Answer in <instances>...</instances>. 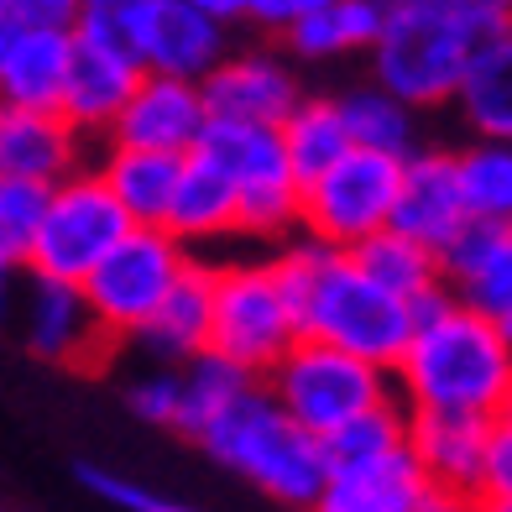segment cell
Wrapping results in <instances>:
<instances>
[{
	"label": "cell",
	"instance_id": "cell-1",
	"mask_svg": "<svg viewBox=\"0 0 512 512\" xmlns=\"http://www.w3.org/2000/svg\"><path fill=\"white\" fill-rule=\"evenodd\" d=\"M387 371L408 408L497 418L512 408V330L465 309L439 283L408 298V340Z\"/></svg>",
	"mask_w": 512,
	"mask_h": 512
},
{
	"label": "cell",
	"instance_id": "cell-40",
	"mask_svg": "<svg viewBox=\"0 0 512 512\" xmlns=\"http://www.w3.org/2000/svg\"><path fill=\"white\" fill-rule=\"evenodd\" d=\"M194 6L209 11L215 21H225V27L230 21H251V0H194Z\"/></svg>",
	"mask_w": 512,
	"mask_h": 512
},
{
	"label": "cell",
	"instance_id": "cell-2",
	"mask_svg": "<svg viewBox=\"0 0 512 512\" xmlns=\"http://www.w3.org/2000/svg\"><path fill=\"white\" fill-rule=\"evenodd\" d=\"M283 251L272 256V277L283 288L298 335H319L330 345H345L377 366H392L408 340V304L398 293L377 288L356 267L345 246H324L304 230H293Z\"/></svg>",
	"mask_w": 512,
	"mask_h": 512
},
{
	"label": "cell",
	"instance_id": "cell-5",
	"mask_svg": "<svg viewBox=\"0 0 512 512\" xmlns=\"http://www.w3.org/2000/svg\"><path fill=\"white\" fill-rule=\"evenodd\" d=\"M262 382L309 434H330L351 413L392 398V371L366 361L345 345H330L319 335H293V345L277 356Z\"/></svg>",
	"mask_w": 512,
	"mask_h": 512
},
{
	"label": "cell",
	"instance_id": "cell-29",
	"mask_svg": "<svg viewBox=\"0 0 512 512\" xmlns=\"http://www.w3.org/2000/svg\"><path fill=\"white\" fill-rule=\"evenodd\" d=\"M277 136H283V157H288L298 183H309L319 168H330V162L351 147L335 100H298L283 121H277Z\"/></svg>",
	"mask_w": 512,
	"mask_h": 512
},
{
	"label": "cell",
	"instance_id": "cell-13",
	"mask_svg": "<svg viewBox=\"0 0 512 512\" xmlns=\"http://www.w3.org/2000/svg\"><path fill=\"white\" fill-rule=\"evenodd\" d=\"M115 335L95 319L79 283L63 277H37L27 288V351L58 366H100L110 356Z\"/></svg>",
	"mask_w": 512,
	"mask_h": 512
},
{
	"label": "cell",
	"instance_id": "cell-34",
	"mask_svg": "<svg viewBox=\"0 0 512 512\" xmlns=\"http://www.w3.org/2000/svg\"><path fill=\"white\" fill-rule=\"evenodd\" d=\"M476 502H486V507H507L512 502V418L507 413H497L492 418V434H486Z\"/></svg>",
	"mask_w": 512,
	"mask_h": 512
},
{
	"label": "cell",
	"instance_id": "cell-35",
	"mask_svg": "<svg viewBox=\"0 0 512 512\" xmlns=\"http://www.w3.org/2000/svg\"><path fill=\"white\" fill-rule=\"evenodd\" d=\"M79 481H84L95 497H105L110 507H126V512H178L173 497L152 492V486H142V481L115 476V471H105V465H79Z\"/></svg>",
	"mask_w": 512,
	"mask_h": 512
},
{
	"label": "cell",
	"instance_id": "cell-22",
	"mask_svg": "<svg viewBox=\"0 0 512 512\" xmlns=\"http://www.w3.org/2000/svg\"><path fill=\"white\" fill-rule=\"evenodd\" d=\"M209 283H215V267L183 262L173 288L157 298V309L136 324L131 340H142L157 361H189L194 351H204V340H209Z\"/></svg>",
	"mask_w": 512,
	"mask_h": 512
},
{
	"label": "cell",
	"instance_id": "cell-10",
	"mask_svg": "<svg viewBox=\"0 0 512 512\" xmlns=\"http://www.w3.org/2000/svg\"><path fill=\"white\" fill-rule=\"evenodd\" d=\"M298 324L283 288L272 277V262H236V267H215L209 283V351L230 356L246 366L251 377L277 361L293 345Z\"/></svg>",
	"mask_w": 512,
	"mask_h": 512
},
{
	"label": "cell",
	"instance_id": "cell-16",
	"mask_svg": "<svg viewBox=\"0 0 512 512\" xmlns=\"http://www.w3.org/2000/svg\"><path fill=\"white\" fill-rule=\"evenodd\" d=\"M486 434H492V418L445 413V408H408V424H403V439H408L413 460L424 465V476L450 502H476Z\"/></svg>",
	"mask_w": 512,
	"mask_h": 512
},
{
	"label": "cell",
	"instance_id": "cell-24",
	"mask_svg": "<svg viewBox=\"0 0 512 512\" xmlns=\"http://www.w3.org/2000/svg\"><path fill=\"white\" fill-rule=\"evenodd\" d=\"M183 371H178V413H173V429L178 434H189V439H199L215 418L241 398V392L256 382L246 366H236L230 356H220V351H194L189 361H178Z\"/></svg>",
	"mask_w": 512,
	"mask_h": 512
},
{
	"label": "cell",
	"instance_id": "cell-9",
	"mask_svg": "<svg viewBox=\"0 0 512 512\" xmlns=\"http://www.w3.org/2000/svg\"><path fill=\"white\" fill-rule=\"evenodd\" d=\"M403 157L345 147L330 168H319L309 183H298V230L324 246H356L361 236L392 220Z\"/></svg>",
	"mask_w": 512,
	"mask_h": 512
},
{
	"label": "cell",
	"instance_id": "cell-12",
	"mask_svg": "<svg viewBox=\"0 0 512 512\" xmlns=\"http://www.w3.org/2000/svg\"><path fill=\"white\" fill-rule=\"evenodd\" d=\"M204 121H209V110H204V95H199L194 79H173V74H152V68H142L136 84H131V95H126V105L115 110L105 142L189 152L199 142Z\"/></svg>",
	"mask_w": 512,
	"mask_h": 512
},
{
	"label": "cell",
	"instance_id": "cell-39",
	"mask_svg": "<svg viewBox=\"0 0 512 512\" xmlns=\"http://www.w3.org/2000/svg\"><path fill=\"white\" fill-rule=\"evenodd\" d=\"M377 6H424V11H445V16H476V11H512V0H377Z\"/></svg>",
	"mask_w": 512,
	"mask_h": 512
},
{
	"label": "cell",
	"instance_id": "cell-36",
	"mask_svg": "<svg viewBox=\"0 0 512 512\" xmlns=\"http://www.w3.org/2000/svg\"><path fill=\"white\" fill-rule=\"evenodd\" d=\"M131 413L147 418V424H168V429H173V413H178V371H157V377L136 382V387H131Z\"/></svg>",
	"mask_w": 512,
	"mask_h": 512
},
{
	"label": "cell",
	"instance_id": "cell-41",
	"mask_svg": "<svg viewBox=\"0 0 512 512\" xmlns=\"http://www.w3.org/2000/svg\"><path fill=\"white\" fill-rule=\"evenodd\" d=\"M16 256H6L0 251V319H6V309H11V293H16Z\"/></svg>",
	"mask_w": 512,
	"mask_h": 512
},
{
	"label": "cell",
	"instance_id": "cell-23",
	"mask_svg": "<svg viewBox=\"0 0 512 512\" xmlns=\"http://www.w3.org/2000/svg\"><path fill=\"white\" fill-rule=\"evenodd\" d=\"M178 162H183V152L110 142L105 157L95 162V173L105 178V189L126 209L131 225H162L168 199H173V183H178Z\"/></svg>",
	"mask_w": 512,
	"mask_h": 512
},
{
	"label": "cell",
	"instance_id": "cell-26",
	"mask_svg": "<svg viewBox=\"0 0 512 512\" xmlns=\"http://www.w3.org/2000/svg\"><path fill=\"white\" fill-rule=\"evenodd\" d=\"M382 27V6L377 0H319L314 11L288 21V42L304 58H340V53H361L371 48V37Z\"/></svg>",
	"mask_w": 512,
	"mask_h": 512
},
{
	"label": "cell",
	"instance_id": "cell-28",
	"mask_svg": "<svg viewBox=\"0 0 512 512\" xmlns=\"http://www.w3.org/2000/svg\"><path fill=\"white\" fill-rule=\"evenodd\" d=\"M476 136H512V42L481 48L450 95Z\"/></svg>",
	"mask_w": 512,
	"mask_h": 512
},
{
	"label": "cell",
	"instance_id": "cell-25",
	"mask_svg": "<svg viewBox=\"0 0 512 512\" xmlns=\"http://www.w3.org/2000/svg\"><path fill=\"white\" fill-rule=\"evenodd\" d=\"M345 251L356 256V267L371 277V283L398 293L403 304L418 298L424 288H439V251L424 246V241H413L408 230H398V225L371 230V236H361L356 246H345Z\"/></svg>",
	"mask_w": 512,
	"mask_h": 512
},
{
	"label": "cell",
	"instance_id": "cell-11",
	"mask_svg": "<svg viewBox=\"0 0 512 512\" xmlns=\"http://www.w3.org/2000/svg\"><path fill=\"white\" fill-rule=\"evenodd\" d=\"M314 507H324V512H439L455 502L424 476V465L413 460L408 439H403V445L371 455V460L351 465V471L324 476Z\"/></svg>",
	"mask_w": 512,
	"mask_h": 512
},
{
	"label": "cell",
	"instance_id": "cell-7",
	"mask_svg": "<svg viewBox=\"0 0 512 512\" xmlns=\"http://www.w3.org/2000/svg\"><path fill=\"white\" fill-rule=\"evenodd\" d=\"M131 220L105 189V178L95 168H74L58 183H48V204L32 230V246L21 256V267H32L37 277H63V283H84V272L110 251V241L121 236Z\"/></svg>",
	"mask_w": 512,
	"mask_h": 512
},
{
	"label": "cell",
	"instance_id": "cell-30",
	"mask_svg": "<svg viewBox=\"0 0 512 512\" xmlns=\"http://www.w3.org/2000/svg\"><path fill=\"white\" fill-rule=\"evenodd\" d=\"M455 183L465 215L512 220V147L507 136H481L471 152H455Z\"/></svg>",
	"mask_w": 512,
	"mask_h": 512
},
{
	"label": "cell",
	"instance_id": "cell-18",
	"mask_svg": "<svg viewBox=\"0 0 512 512\" xmlns=\"http://www.w3.org/2000/svg\"><path fill=\"white\" fill-rule=\"evenodd\" d=\"M465 220V199L455 183V152H408L398 168V194H392V220L424 246H445L455 225Z\"/></svg>",
	"mask_w": 512,
	"mask_h": 512
},
{
	"label": "cell",
	"instance_id": "cell-15",
	"mask_svg": "<svg viewBox=\"0 0 512 512\" xmlns=\"http://www.w3.org/2000/svg\"><path fill=\"white\" fill-rule=\"evenodd\" d=\"M199 95L209 121H251V126H277L304 100L293 68L277 53H220V63L199 79Z\"/></svg>",
	"mask_w": 512,
	"mask_h": 512
},
{
	"label": "cell",
	"instance_id": "cell-8",
	"mask_svg": "<svg viewBox=\"0 0 512 512\" xmlns=\"http://www.w3.org/2000/svg\"><path fill=\"white\" fill-rule=\"evenodd\" d=\"M183 262H189V246L168 225H126L110 241V251L84 272L79 288L89 298V309H95V319L115 340H126L157 309V298L173 288Z\"/></svg>",
	"mask_w": 512,
	"mask_h": 512
},
{
	"label": "cell",
	"instance_id": "cell-4",
	"mask_svg": "<svg viewBox=\"0 0 512 512\" xmlns=\"http://www.w3.org/2000/svg\"><path fill=\"white\" fill-rule=\"evenodd\" d=\"M199 445L215 455L225 471L246 476L262 497L283 507H314L324 486V450L319 434H309L298 418L272 398L256 377L215 424L199 434Z\"/></svg>",
	"mask_w": 512,
	"mask_h": 512
},
{
	"label": "cell",
	"instance_id": "cell-31",
	"mask_svg": "<svg viewBox=\"0 0 512 512\" xmlns=\"http://www.w3.org/2000/svg\"><path fill=\"white\" fill-rule=\"evenodd\" d=\"M152 0H79L74 6V32L95 37L105 48H121L126 58H136V32H142Z\"/></svg>",
	"mask_w": 512,
	"mask_h": 512
},
{
	"label": "cell",
	"instance_id": "cell-21",
	"mask_svg": "<svg viewBox=\"0 0 512 512\" xmlns=\"http://www.w3.org/2000/svg\"><path fill=\"white\" fill-rule=\"evenodd\" d=\"M162 225H168L183 246L236 236V183H230V173L215 157H204L199 147H189L178 162V183H173Z\"/></svg>",
	"mask_w": 512,
	"mask_h": 512
},
{
	"label": "cell",
	"instance_id": "cell-6",
	"mask_svg": "<svg viewBox=\"0 0 512 512\" xmlns=\"http://www.w3.org/2000/svg\"><path fill=\"white\" fill-rule=\"evenodd\" d=\"M204 157H215L236 183V236L246 241H288L298 230V178L283 157L277 126L251 121H204L199 142Z\"/></svg>",
	"mask_w": 512,
	"mask_h": 512
},
{
	"label": "cell",
	"instance_id": "cell-20",
	"mask_svg": "<svg viewBox=\"0 0 512 512\" xmlns=\"http://www.w3.org/2000/svg\"><path fill=\"white\" fill-rule=\"evenodd\" d=\"M68 63V27H27V21H0V100L6 105H58Z\"/></svg>",
	"mask_w": 512,
	"mask_h": 512
},
{
	"label": "cell",
	"instance_id": "cell-19",
	"mask_svg": "<svg viewBox=\"0 0 512 512\" xmlns=\"http://www.w3.org/2000/svg\"><path fill=\"white\" fill-rule=\"evenodd\" d=\"M84 162V136L58 110L0 100V178L58 183Z\"/></svg>",
	"mask_w": 512,
	"mask_h": 512
},
{
	"label": "cell",
	"instance_id": "cell-3",
	"mask_svg": "<svg viewBox=\"0 0 512 512\" xmlns=\"http://www.w3.org/2000/svg\"><path fill=\"white\" fill-rule=\"evenodd\" d=\"M502 42H512V11L445 16L424 6H387L371 37V68L382 89L413 110H429L455 95L465 63L481 48H502Z\"/></svg>",
	"mask_w": 512,
	"mask_h": 512
},
{
	"label": "cell",
	"instance_id": "cell-27",
	"mask_svg": "<svg viewBox=\"0 0 512 512\" xmlns=\"http://www.w3.org/2000/svg\"><path fill=\"white\" fill-rule=\"evenodd\" d=\"M340 121L351 147H371V152H387V157H408L418 147V121H413V105L398 100L392 89L382 84H366L340 95Z\"/></svg>",
	"mask_w": 512,
	"mask_h": 512
},
{
	"label": "cell",
	"instance_id": "cell-17",
	"mask_svg": "<svg viewBox=\"0 0 512 512\" xmlns=\"http://www.w3.org/2000/svg\"><path fill=\"white\" fill-rule=\"evenodd\" d=\"M225 53V21L199 11L194 0H152L136 32V63L173 79H204Z\"/></svg>",
	"mask_w": 512,
	"mask_h": 512
},
{
	"label": "cell",
	"instance_id": "cell-33",
	"mask_svg": "<svg viewBox=\"0 0 512 512\" xmlns=\"http://www.w3.org/2000/svg\"><path fill=\"white\" fill-rule=\"evenodd\" d=\"M465 309H476L481 319L502 324V330H512V256H502V262L481 267L471 277H460V283L450 288Z\"/></svg>",
	"mask_w": 512,
	"mask_h": 512
},
{
	"label": "cell",
	"instance_id": "cell-38",
	"mask_svg": "<svg viewBox=\"0 0 512 512\" xmlns=\"http://www.w3.org/2000/svg\"><path fill=\"white\" fill-rule=\"evenodd\" d=\"M319 0H251V21L267 32H283L288 21H298L304 11H314Z\"/></svg>",
	"mask_w": 512,
	"mask_h": 512
},
{
	"label": "cell",
	"instance_id": "cell-14",
	"mask_svg": "<svg viewBox=\"0 0 512 512\" xmlns=\"http://www.w3.org/2000/svg\"><path fill=\"white\" fill-rule=\"evenodd\" d=\"M142 63L126 58L121 48H105L95 37H79L68 27V63H63V84H58V115L74 126L84 142L89 136H105L115 110L126 105Z\"/></svg>",
	"mask_w": 512,
	"mask_h": 512
},
{
	"label": "cell",
	"instance_id": "cell-37",
	"mask_svg": "<svg viewBox=\"0 0 512 512\" xmlns=\"http://www.w3.org/2000/svg\"><path fill=\"white\" fill-rule=\"evenodd\" d=\"M79 0H0V21H27V27H74Z\"/></svg>",
	"mask_w": 512,
	"mask_h": 512
},
{
	"label": "cell",
	"instance_id": "cell-32",
	"mask_svg": "<svg viewBox=\"0 0 512 512\" xmlns=\"http://www.w3.org/2000/svg\"><path fill=\"white\" fill-rule=\"evenodd\" d=\"M42 204H48V183L0 178V251L16 256V262L32 246V230L42 220Z\"/></svg>",
	"mask_w": 512,
	"mask_h": 512
}]
</instances>
